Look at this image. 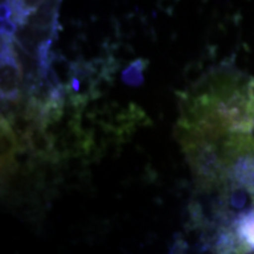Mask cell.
<instances>
[{
	"label": "cell",
	"instance_id": "6da1fadb",
	"mask_svg": "<svg viewBox=\"0 0 254 254\" xmlns=\"http://www.w3.org/2000/svg\"><path fill=\"white\" fill-rule=\"evenodd\" d=\"M238 243L245 253L254 251V209L243 212L233 222V231Z\"/></svg>",
	"mask_w": 254,
	"mask_h": 254
},
{
	"label": "cell",
	"instance_id": "7a4b0ae2",
	"mask_svg": "<svg viewBox=\"0 0 254 254\" xmlns=\"http://www.w3.org/2000/svg\"><path fill=\"white\" fill-rule=\"evenodd\" d=\"M142 69L144 66L141 65V60L131 64L126 71L124 72L123 79L126 84L131 85V86H138L144 80V75H142Z\"/></svg>",
	"mask_w": 254,
	"mask_h": 254
}]
</instances>
